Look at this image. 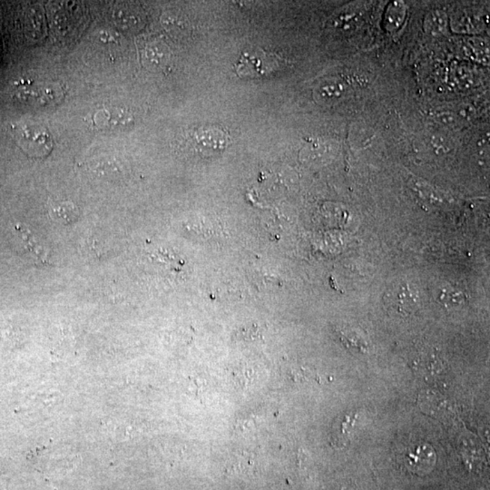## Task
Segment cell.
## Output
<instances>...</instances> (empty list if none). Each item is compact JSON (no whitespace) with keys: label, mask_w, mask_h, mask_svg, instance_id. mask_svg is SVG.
<instances>
[{"label":"cell","mask_w":490,"mask_h":490,"mask_svg":"<svg viewBox=\"0 0 490 490\" xmlns=\"http://www.w3.org/2000/svg\"><path fill=\"white\" fill-rule=\"evenodd\" d=\"M347 91V86L342 80L329 79L317 86L315 97L319 102L333 103L342 100Z\"/></svg>","instance_id":"cell-9"},{"label":"cell","mask_w":490,"mask_h":490,"mask_svg":"<svg viewBox=\"0 0 490 490\" xmlns=\"http://www.w3.org/2000/svg\"><path fill=\"white\" fill-rule=\"evenodd\" d=\"M15 235L19 243L35 264L49 265L50 252L43 240L26 226L17 225L14 227Z\"/></svg>","instance_id":"cell-5"},{"label":"cell","mask_w":490,"mask_h":490,"mask_svg":"<svg viewBox=\"0 0 490 490\" xmlns=\"http://www.w3.org/2000/svg\"><path fill=\"white\" fill-rule=\"evenodd\" d=\"M49 214L53 222L61 226H70L79 218V209L72 201H52L49 203Z\"/></svg>","instance_id":"cell-7"},{"label":"cell","mask_w":490,"mask_h":490,"mask_svg":"<svg viewBox=\"0 0 490 490\" xmlns=\"http://www.w3.org/2000/svg\"><path fill=\"white\" fill-rule=\"evenodd\" d=\"M384 303L391 312L407 317L420 306L419 292L407 283H394L384 294Z\"/></svg>","instance_id":"cell-4"},{"label":"cell","mask_w":490,"mask_h":490,"mask_svg":"<svg viewBox=\"0 0 490 490\" xmlns=\"http://www.w3.org/2000/svg\"><path fill=\"white\" fill-rule=\"evenodd\" d=\"M58 85H40L33 86L32 88H20L19 97L23 100H35L40 104L55 102L56 98L61 97V88Z\"/></svg>","instance_id":"cell-8"},{"label":"cell","mask_w":490,"mask_h":490,"mask_svg":"<svg viewBox=\"0 0 490 490\" xmlns=\"http://www.w3.org/2000/svg\"><path fill=\"white\" fill-rule=\"evenodd\" d=\"M458 116L463 119L470 120L475 115V109L471 104H461L458 109Z\"/></svg>","instance_id":"cell-12"},{"label":"cell","mask_w":490,"mask_h":490,"mask_svg":"<svg viewBox=\"0 0 490 490\" xmlns=\"http://www.w3.org/2000/svg\"><path fill=\"white\" fill-rule=\"evenodd\" d=\"M407 463L412 471L419 472L420 475L428 473L435 463V454L432 448L427 445H420L409 450Z\"/></svg>","instance_id":"cell-6"},{"label":"cell","mask_w":490,"mask_h":490,"mask_svg":"<svg viewBox=\"0 0 490 490\" xmlns=\"http://www.w3.org/2000/svg\"><path fill=\"white\" fill-rule=\"evenodd\" d=\"M441 299L446 304H458L464 301L461 292H453L452 289L450 288H446L442 292Z\"/></svg>","instance_id":"cell-11"},{"label":"cell","mask_w":490,"mask_h":490,"mask_svg":"<svg viewBox=\"0 0 490 490\" xmlns=\"http://www.w3.org/2000/svg\"><path fill=\"white\" fill-rule=\"evenodd\" d=\"M230 143V136L223 128L200 127L190 136L193 150L204 157H213L225 151Z\"/></svg>","instance_id":"cell-3"},{"label":"cell","mask_w":490,"mask_h":490,"mask_svg":"<svg viewBox=\"0 0 490 490\" xmlns=\"http://www.w3.org/2000/svg\"><path fill=\"white\" fill-rule=\"evenodd\" d=\"M450 21L443 11H434L429 13L425 19L427 32L433 35H444L449 31Z\"/></svg>","instance_id":"cell-10"},{"label":"cell","mask_w":490,"mask_h":490,"mask_svg":"<svg viewBox=\"0 0 490 490\" xmlns=\"http://www.w3.org/2000/svg\"><path fill=\"white\" fill-rule=\"evenodd\" d=\"M283 65L279 54L258 49L244 52L236 63L235 71L241 79H262L273 76Z\"/></svg>","instance_id":"cell-1"},{"label":"cell","mask_w":490,"mask_h":490,"mask_svg":"<svg viewBox=\"0 0 490 490\" xmlns=\"http://www.w3.org/2000/svg\"><path fill=\"white\" fill-rule=\"evenodd\" d=\"M12 136L17 145L29 157L41 158L49 155L53 141L49 130L32 122H20L12 125Z\"/></svg>","instance_id":"cell-2"}]
</instances>
